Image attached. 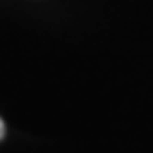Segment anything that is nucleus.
<instances>
[{
	"label": "nucleus",
	"mask_w": 153,
	"mask_h": 153,
	"mask_svg": "<svg viewBox=\"0 0 153 153\" xmlns=\"http://www.w3.org/2000/svg\"><path fill=\"white\" fill-rule=\"evenodd\" d=\"M4 134H7V126H4V121L0 119V140L4 138Z\"/></svg>",
	"instance_id": "f257e3e1"
}]
</instances>
